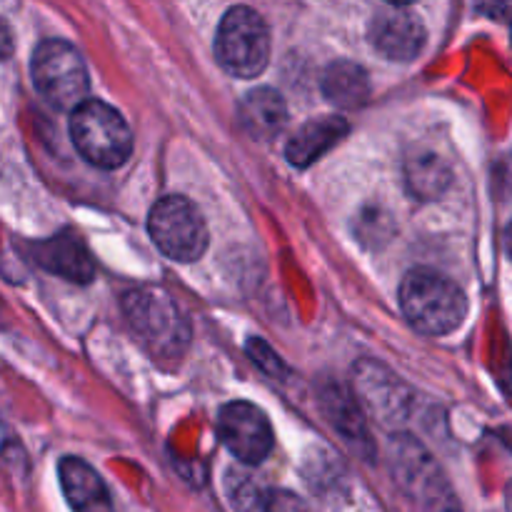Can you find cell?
Here are the masks:
<instances>
[{
	"mask_svg": "<svg viewBox=\"0 0 512 512\" xmlns=\"http://www.w3.org/2000/svg\"><path fill=\"white\" fill-rule=\"evenodd\" d=\"M370 43L390 60H413L425 43V28L408 10H383L370 23Z\"/></svg>",
	"mask_w": 512,
	"mask_h": 512,
	"instance_id": "cell-9",
	"label": "cell"
},
{
	"mask_svg": "<svg viewBox=\"0 0 512 512\" xmlns=\"http://www.w3.org/2000/svg\"><path fill=\"white\" fill-rule=\"evenodd\" d=\"M218 435L225 448L245 465H258L273 450V428L260 408L235 400L220 408Z\"/></svg>",
	"mask_w": 512,
	"mask_h": 512,
	"instance_id": "cell-7",
	"label": "cell"
},
{
	"mask_svg": "<svg viewBox=\"0 0 512 512\" xmlns=\"http://www.w3.org/2000/svg\"><path fill=\"white\" fill-rule=\"evenodd\" d=\"M13 55V33H10L8 23L0 18V60L10 58Z\"/></svg>",
	"mask_w": 512,
	"mask_h": 512,
	"instance_id": "cell-18",
	"label": "cell"
},
{
	"mask_svg": "<svg viewBox=\"0 0 512 512\" xmlns=\"http://www.w3.org/2000/svg\"><path fill=\"white\" fill-rule=\"evenodd\" d=\"M123 310L135 335L158 358H180L190 343V325L178 303L160 288H138L125 295Z\"/></svg>",
	"mask_w": 512,
	"mask_h": 512,
	"instance_id": "cell-3",
	"label": "cell"
},
{
	"mask_svg": "<svg viewBox=\"0 0 512 512\" xmlns=\"http://www.w3.org/2000/svg\"><path fill=\"white\" fill-rule=\"evenodd\" d=\"M450 183L448 168L438 155H420L408 163V185L413 193H418L423 200H430L433 195H440Z\"/></svg>",
	"mask_w": 512,
	"mask_h": 512,
	"instance_id": "cell-16",
	"label": "cell"
},
{
	"mask_svg": "<svg viewBox=\"0 0 512 512\" xmlns=\"http://www.w3.org/2000/svg\"><path fill=\"white\" fill-rule=\"evenodd\" d=\"M248 350H250V355H253L255 363H258L263 370H268V373H273V370L280 368V360L275 358V353L263 343V340L253 338L248 343Z\"/></svg>",
	"mask_w": 512,
	"mask_h": 512,
	"instance_id": "cell-17",
	"label": "cell"
},
{
	"mask_svg": "<svg viewBox=\"0 0 512 512\" xmlns=\"http://www.w3.org/2000/svg\"><path fill=\"white\" fill-rule=\"evenodd\" d=\"M400 308L405 318L423 335H448L460 328L468 315V298L445 275L418 268L400 283Z\"/></svg>",
	"mask_w": 512,
	"mask_h": 512,
	"instance_id": "cell-1",
	"label": "cell"
},
{
	"mask_svg": "<svg viewBox=\"0 0 512 512\" xmlns=\"http://www.w3.org/2000/svg\"><path fill=\"white\" fill-rule=\"evenodd\" d=\"M353 375L355 393L378 423L395 425L408 418L410 390L400 383L398 375L373 360H360Z\"/></svg>",
	"mask_w": 512,
	"mask_h": 512,
	"instance_id": "cell-8",
	"label": "cell"
},
{
	"mask_svg": "<svg viewBox=\"0 0 512 512\" xmlns=\"http://www.w3.org/2000/svg\"><path fill=\"white\" fill-rule=\"evenodd\" d=\"M390 5H410V3H415V0H388Z\"/></svg>",
	"mask_w": 512,
	"mask_h": 512,
	"instance_id": "cell-19",
	"label": "cell"
},
{
	"mask_svg": "<svg viewBox=\"0 0 512 512\" xmlns=\"http://www.w3.org/2000/svg\"><path fill=\"white\" fill-rule=\"evenodd\" d=\"M33 258L40 268L75 283L93 280V260L75 235H55L33 245Z\"/></svg>",
	"mask_w": 512,
	"mask_h": 512,
	"instance_id": "cell-11",
	"label": "cell"
},
{
	"mask_svg": "<svg viewBox=\"0 0 512 512\" xmlns=\"http://www.w3.org/2000/svg\"><path fill=\"white\" fill-rule=\"evenodd\" d=\"M215 58L235 78H255L270 58V33L255 10L238 5L220 20L215 35Z\"/></svg>",
	"mask_w": 512,
	"mask_h": 512,
	"instance_id": "cell-4",
	"label": "cell"
},
{
	"mask_svg": "<svg viewBox=\"0 0 512 512\" xmlns=\"http://www.w3.org/2000/svg\"><path fill=\"white\" fill-rule=\"evenodd\" d=\"M323 93L338 108H360L370 95L368 75H365L360 65L340 60V63H333L325 70Z\"/></svg>",
	"mask_w": 512,
	"mask_h": 512,
	"instance_id": "cell-14",
	"label": "cell"
},
{
	"mask_svg": "<svg viewBox=\"0 0 512 512\" xmlns=\"http://www.w3.org/2000/svg\"><path fill=\"white\" fill-rule=\"evenodd\" d=\"M70 138L75 150L100 170L120 168L133 153V133L123 115L95 98L70 110Z\"/></svg>",
	"mask_w": 512,
	"mask_h": 512,
	"instance_id": "cell-2",
	"label": "cell"
},
{
	"mask_svg": "<svg viewBox=\"0 0 512 512\" xmlns=\"http://www.w3.org/2000/svg\"><path fill=\"white\" fill-rule=\"evenodd\" d=\"M30 73L38 93L55 108L73 110L88 100V68L65 40H43L33 53Z\"/></svg>",
	"mask_w": 512,
	"mask_h": 512,
	"instance_id": "cell-5",
	"label": "cell"
},
{
	"mask_svg": "<svg viewBox=\"0 0 512 512\" xmlns=\"http://www.w3.org/2000/svg\"><path fill=\"white\" fill-rule=\"evenodd\" d=\"M348 130V120L340 118V115H320V118L308 120L295 130L293 138L288 140L285 155L295 168H308L320 155L328 153L333 145H338L348 135Z\"/></svg>",
	"mask_w": 512,
	"mask_h": 512,
	"instance_id": "cell-12",
	"label": "cell"
},
{
	"mask_svg": "<svg viewBox=\"0 0 512 512\" xmlns=\"http://www.w3.org/2000/svg\"><path fill=\"white\" fill-rule=\"evenodd\" d=\"M58 473L73 512H113V500L103 478L85 460L63 458Z\"/></svg>",
	"mask_w": 512,
	"mask_h": 512,
	"instance_id": "cell-10",
	"label": "cell"
},
{
	"mask_svg": "<svg viewBox=\"0 0 512 512\" xmlns=\"http://www.w3.org/2000/svg\"><path fill=\"white\" fill-rule=\"evenodd\" d=\"M238 120L253 140H273L288 125V105L273 88H255L240 100Z\"/></svg>",
	"mask_w": 512,
	"mask_h": 512,
	"instance_id": "cell-13",
	"label": "cell"
},
{
	"mask_svg": "<svg viewBox=\"0 0 512 512\" xmlns=\"http://www.w3.org/2000/svg\"><path fill=\"white\" fill-rule=\"evenodd\" d=\"M320 403H323V410L325 415H328L330 423H333L350 443H360L368 448L370 438L363 413H360L358 403H355L340 385H328V388L320 393Z\"/></svg>",
	"mask_w": 512,
	"mask_h": 512,
	"instance_id": "cell-15",
	"label": "cell"
},
{
	"mask_svg": "<svg viewBox=\"0 0 512 512\" xmlns=\"http://www.w3.org/2000/svg\"><path fill=\"white\" fill-rule=\"evenodd\" d=\"M148 230L158 250L178 263H193L208 250V225L183 195H165L153 205Z\"/></svg>",
	"mask_w": 512,
	"mask_h": 512,
	"instance_id": "cell-6",
	"label": "cell"
}]
</instances>
